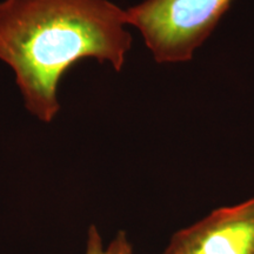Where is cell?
Instances as JSON below:
<instances>
[{
	"label": "cell",
	"instance_id": "cell-1",
	"mask_svg": "<svg viewBox=\"0 0 254 254\" xmlns=\"http://www.w3.org/2000/svg\"><path fill=\"white\" fill-rule=\"evenodd\" d=\"M126 9L110 0H1L0 60L13 69L26 110L51 123L58 85L86 58L119 72L132 46Z\"/></svg>",
	"mask_w": 254,
	"mask_h": 254
},
{
	"label": "cell",
	"instance_id": "cell-2",
	"mask_svg": "<svg viewBox=\"0 0 254 254\" xmlns=\"http://www.w3.org/2000/svg\"><path fill=\"white\" fill-rule=\"evenodd\" d=\"M232 0H144L126 8L159 64L186 63L217 27Z\"/></svg>",
	"mask_w": 254,
	"mask_h": 254
},
{
	"label": "cell",
	"instance_id": "cell-3",
	"mask_svg": "<svg viewBox=\"0 0 254 254\" xmlns=\"http://www.w3.org/2000/svg\"><path fill=\"white\" fill-rule=\"evenodd\" d=\"M163 254H254V198L177 232Z\"/></svg>",
	"mask_w": 254,
	"mask_h": 254
},
{
	"label": "cell",
	"instance_id": "cell-4",
	"mask_svg": "<svg viewBox=\"0 0 254 254\" xmlns=\"http://www.w3.org/2000/svg\"><path fill=\"white\" fill-rule=\"evenodd\" d=\"M86 254H132V246L127 240L125 233L120 232L116 239L106 249H104L97 227L91 226L88 231Z\"/></svg>",
	"mask_w": 254,
	"mask_h": 254
}]
</instances>
